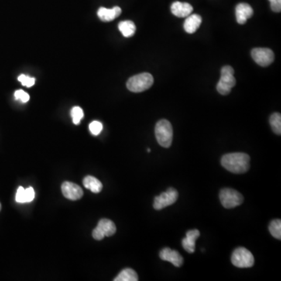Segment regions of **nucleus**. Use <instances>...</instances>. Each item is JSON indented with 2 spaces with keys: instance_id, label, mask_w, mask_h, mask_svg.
<instances>
[{
  "instance_id": "nucleus-5",
  "label": "nucleus",
  "mask_w": 281,
  "mask_h": 281,
  "mask_svg": "<svg viewBox=\"0 0 281 281\" xmlns=\"http://www.w3.org/2000/svg\"><path fill=\"white\" fill-rule=\"evenodd\" d=\"M231 262L236 267L250 268L253 266L255 258L249 250L239 247L233 252Z\"/></svg>"
},
{
  "instance_id": "nucleus-10",
  "label": "nucleus",
  "mask_w": 281,
  "mask_h": 281,
  "mask_svg": "<svg viewBox=\"0 0 281 281\" xmlns=\"http://www.w3.org/2000/svg\"><path fill=\"white\" fill-rule=\"evenodd\" d=\"M62 193L66 199L72 201H77L81 199L84 195L82 189L72 182H63L61 186Z\"/></svg>"
},
{
  "instance_id": "nucleus-29",
  "label": "nucleus",
  "mask_w": 281,
  "mask_h": 281,
  "mask_svg": "<svg viewBox=\"0 0 281 281\" xmlns=\"http://www.w3.org/2000/svg\"><path fill=\"white\" fill-rule=\"evenodd\" d=\"M2 209V206H1V203H0V210Z\"/></svg>"
},
{
  "instance_id": "nucleus-7",
  "label": "nucleus",
  "mask_w": 281,
  "mask_h": 281,
  "mask_svg": "<svg viewBox=\"0 0 281 281\" xmlns=\"http://www.w3.org/2000/svg\"><path fill=\"white\" fill-rule=\"evenodd\" d=\"M117 227L114 222L108 219H102L98 225L93 230L92 237L97 241H101L105 237H111L115 234Z\"/></svg>"
},
{
  "instance_id": "nucleus-19",
  "label": "nucleus",
  "mask_w": 281,
  "mask_h": 281,
  "mask_svg": "<svg viewBox=\"0 0 281 281\" xmlns=\"http://www.w3.org/2000/svg\"><path fill=\"white\" fill-rule=\"evenodd\" d=\"M138 276L134 269L127 268L123 269L119 274L114 278V281H138Z\"/></svg>"
},
{
  "instance_id": "nucleus-28",
  "label": "nucleus",
  "mask_w": 281,
  "mask_h": 281,
  "mask_svg": "<svg viewBox=\"0 0 281 281\" xmlns=\"http://www.w3.org/2000/svg\"><path fill=\"white\" fill-rule=\"evenodd\" d=\"M25 194H26L27 203L33 201L35 199V191H34L33 188L29 187L25 189Z\"/></svg>"
},
{
  "instance_id": "nucleus-27",
  "label": "nucleus",
  "mask_w": 281,
  "mask_h": 281,
  "mask_svg": "<svg viewBox=\"0 0 281 281\" xmlns=\"http://www.w3.org/2000/svg\"><path fill=\"white\" fill-rule=\"evenodd\" d=\"M270 3L271 10L273 12L279 13L281 11V0H269Z\"/></svg>"
},
{
  "instance_id": "nucleus-8",
  "label": "nucleus",
  "mask_w": 281,
  "mask_h": 281,
  "mask_svg": "<svg viewBox=\"0 0 281 281\" xmlns=\"http://www.w3.org/2000/svg\"><path fill=\"white\" fill-rule=\"evenodd\" d=\"M178 199V192L176 189L170 188L160 196H156L154 199L153 208L156 210H161L167 206L176 203Z\"/></svg>"
},
{
  "instance_id": "nucleus-12",
  "label": "nucleus",
  "mask_w": 281,
  "mask_h": 281,
  "mask_svg": "<svg viewBox=\"0 0 281 281\" xmlns=\"http://www.w3.org/2000/svg\"><path fill=\"white\" fill-rule=\"evenodd\" d=\"M253 9L247 4H239L236 7V19L240 25H244L253 15Z\"/></svg>"
},
{
  "instance_id": "nucleus-20",
  "label": "nucleus",
  "mask_w": 281,
  "mask_h": 281,
  "mask_svg": "<svg viewBox=\"0 0 281 281\" xmlns=\"http://www.w3.org/2000/svg\"><path fill=\"white\" fill-rule=\"evenodd\" d=\"M269 124L272 131L276 135H280L281 134V115L279 113H274L270 116Z\"/></svg>"
},
{
  "instance_id": "nucleus-9",
  "label": "nucleus",
  "mask_w": 281,
  "mask_h": 281,
  "mask_svg": "<svg viewBox=\"0 0 281 281\" xmlns=\"http://www.w3.org/2000/svg\"><path fill=\"white\" fill-rule=\"evenodd\" d=\"M251 57L257 64L265 67L274 60V53L267 48H255L251 50Z\"/></svg>"
},
{
  "instance_id": "nucleus-2",
  "label": "nucleus",
  "mask_w": 281,
  "mask_h": 281,
  "mask_svg": "<svg viewBox=\"0 0 281 281\" xmlns=\"http://www.w3.org/2000/svg\"><path fill=\"white\" fill-rule=\"evenodd\" d=\"M156 140L163 148H169L173 142V128L167 120L158 121L155 128Z\"/></svg>"
},
{
  "instance_id": "nucleus-23",
  "label": "nucleus",
  "mask_w": 281,
  "mask_h": 281,
  "mask_svg": "<svg viewBox=\"0 0 281 281\" xmlns=\"http://www.w3.org/2000/svg\"><path fill=\"white\" fill-rule=\"evenodd\" d=\"M18 80L25 87H31L35 84V79L34 77H29L25 74H21L18 77Z\"/></svg>"
},
{
  "instance_id": "nucleus-21",
  "label": "nucleus",
  "mask_w": 281,
  "mask_h": 281,
  "mask_svg": "<svg viewBox=\"0 0 281 281\" xmlns=\"http://www.w3.org/2000/svg\"><path fill=\"white\" fill-rule=\"evenodd\" d=\"M269 232L273 238L281 239V220H274L271 221L269 227Z\"/></svg>"
},
{
  "instance_id": "nucleus-30",
  "label": "nucleus",
  "mask_w": 281,
  "mask_h": 281,
  "mask_svg": "<svg viewBox=\"0 0 281 281\" xmlns=\"http://www.w3.org/2000/svg\"><path fill=\"white\" fill-rule=\"evenodd\" d=\"M148 152H151L150 149H148Z\"/></svg>"
},
{
  "instance_id": "nucleus-15",
  "label": "nucleus",
  "mask_w": 281,
  "mask_h": 281,
  "mask_svg": "<svg viewBox=\"0 0 281 281\" xmlns=\"http://www.w3.org/2000/svg\"><path fill=\"white\" fill-rule=\"evenodd\" d=\"M202 21H203L202 17L199 14L189 15L183 24V29L187 33H195L201 25Z\"/></svg>"
},
{
  "instance_id": "nucleus-14",
  "label": "nucleus",
  "mask_w": 281,
  "mask_h": 281,
  "mask_svg": "<svg viewBox=\"0 0 281 281\" xmlns=\"http://www.w3.org/2000/svg\"><path fill=\"white\" fill-rule=\"evenodd\" d=\"M193 11V7L188 3L174 2L171 6V12L177 18H187Z\"/></svg>"
},
{
  "instance_id": "nucleus-17",
  "label": "nucleus",
  "mask_w": 281,
  "mask_h": 281,
  "mask_svg": "<svg viewBox=\"0 0 281 281\" xmlns=\"http://www.w3.org/2000/svg\"><path fill=\"white\" fill-rule=\"evenodd\" d=\"M83 184L85 189H88L93 193H100L103 190V183L95 176H85L83 180Z\"/></svg>"
},
{
  "instance_id": "nucleus-11",
  "label": "nucleus",
  "mask_w": 281,
  "mask_h": 281,
  "mask_svg": "<svg viewBox=\"0 0 281 281\" xmlns=\"http://www.w3.org/2000/svg\"><path fill=\"white\" fill-rule=\"evenodd\" d=\"M159 257L162 260L171 262L176 267H180L183 263V257L180 255L178 251L170 249L169 248H165L161 250Z\"/></svg>"
},
{
  "instance_id": "nucleus-25",
  "label": "nucleus",
  "mask_w": 281,
  "mask_h": 281,
  "mask_svg": "<svg viewBox=\"0 0 281 281\" xmlns=\"http://www.w3.org/2000/svg\"><path fill=\"white\" fill-rule=\"evenodd\" d=\"M14 97L16 99V100L18 101H21V103H28L30 100V96L28 93L25 92L23 90H17L14 93Z\"/></svg>"
},
{
  "instance_id": "nucleus-16",
  "label": "nucleus",
  "mask_w": 281,
  "mask_h": 281,
  "mask_svg": "<svg viewBox=\"0 0 281 281\" xmlns=\"http://www.w3.org/2000/svg\"><path fill=\"white\" fill-rule=\"evenodd\" d=\"M121 8L119 7H114L113 9H107L105 7H101L98 11V17L101 21L109 22L114 21L121 14Z\"/></svg>"
},
{
  "instance_id": "nucleus-26",
  "label": "nucleus",
  "mask_w": 281,
  "mask_h": 281,
  "mask_svg": "<svg viewBox=\"0 0 281 281\" xmlns=\"http://www.w3.org/2000/svg\"><path fill=\"white\" fill-rule=\"evenodd\" d=\"M16 202L18 203H27L25 189L23 187L18 188L16 194Z\"/></svg>"
},
{
  "instance_id": "nucleus-24",
  "label": "nucleus",
  "mask_w": 281,
  "mask_h": 281,
  "mask_svg": "<svg viewBox=\"0 0 281 281\" xmlns=\"http://www.w3.org/2000/svg\"><path fill=\"white\" fill-rule=\"evenodd\" d=\"M103 124L100 121H92L89 124V131L93 135H99L103 131Z\"/></svg>"
},
{
  "instance_id": "nucleus-22",
  "label": "nucleus",
  "mask_w": 281,
  "mask_h": 281,
  "mask_svg": "<svg viewBox=\"0 0 281 281\" xmlns=\"http://www.w3.org/2000/svg\"><path fill=\"white\" fill-rule=\"evenodd\" d=\"M70 115H71L73 124L78 125L80 124V121L84 118V111L80 107H74L70 111Z\"/></svg>"
},
{
  "instance_id": "nucleus-1",
  "label": "nucleus",
  "mask_w": 281,
  "mask_h": 281,
  "mask_svg": "<svg viewBox=\"0 0 281 281\" xmlns=\"http://www.w3.org/2000/svg\"><path fill=\"white\" fill-rule=\"evenodd\" d=\"M221 164L231 173H246L250 167V157L243 152L226 154L222 157Z\"/></svg>"
},
{
  "instance_id": "nucleus-13",
  "label": "nucleus",
  "mask_w": 281,
  "mask_h": 281,
  "mask_svg": "<svg viewBox=\"0 0 281 281\" xmlns=\"http://www.w3.org/2000/svg\"><path fill=\"white\" fill-rule=\"evenodd\" d=\"M200 236V232L198 230H192L188 231L185 238L182 240V246L183 249L189 253H194L196 251V241Z\"/></svg>"
},
{
  "instance_id": "nucleus-4",
  "label": "nucleus",
  "mask_w": 281,
  "mask_h": 281,
  "mask_svg": "<svg viewBox=\"0 0 281 281\" xmlns=\"http://www.w3.org/2000/svg\"><path fill=\"white\" fill-rule=\"evenodd\" d=\"M234 74V69L231 66H225L221 69V76L217 86V91L220 94L227 96L231 92L236 84Z\"/></svg>"
},
{
  "instance_id": "nucleus-6",
  "label": "nucleus",
  "mask_w": 281,
  "mask_h": 281,
  "mask_svg": "<svg viewBox=\"0 0 281 281\" xmlns=\"http://www.w3.org/2000/svg\"><path fill=\"white\" fill-rule=\"evenodd\" d=\"M220 199L221 204L226 209L235 208L244 201L242 195L231 189H222L220 192Z\"/></svg>"
},
{
  "instance_id": "nucleus-3",
  "label": "nucleus",
  "mask_w": 281,
  "mask_h": 281,
  "mask_svg": "<svg viewBox=\"0 0 281 281\" xmlns=\"http://www.w3.org/2000/svg\"><path fill=\"white\" fill-rule=\"evenodd\" d=\"M154 78L149 73H142L133 76L127 82V87L132 92H142L152 87Z\"/></svg>"
},
{
  "instance_id": "nucleus-18",
  "label": "nucleus",
  "mask_w": 281,
  "mask_h": 281,
  "mask_svg": "<svg viewBox=\"0 0 281 281\" xmlns=\"http://www.w3.org/2000/svg\"><path fill=\"white\" fill-rule=\"evenodd\" d=\"M118 28H119L120 32L126 38L133 36L136 32V26H135V23L131 21H121L118 25Z\"/></svg>"
}]
</instances>
